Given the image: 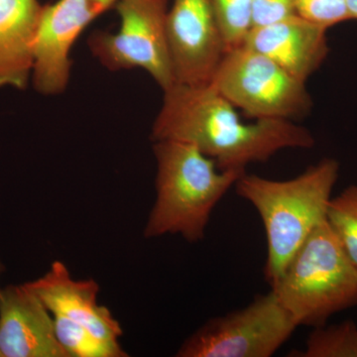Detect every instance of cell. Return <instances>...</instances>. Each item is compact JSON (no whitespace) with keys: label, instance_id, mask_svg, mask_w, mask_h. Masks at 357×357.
Here are the masks:
<instances>
[{"label":"cell","instance_id":"cell-19","mask_svg":"<svg viewBox=\"0 0 357 357\" xmlns=\"http://www.w3.org/2000/svg\"><path fill=\"white\" fill-rule=\"evenodd\" d=\"M296 13V0H255L253 27L270 24Z\"/></svg>","mask_w":357,"mask_h":357},{"label":"cell","instance_id":"cell-10","mask_svg":"<svg viewBox=\"0 0 357 357\" xmlns=\"http://www.w3.org/2000/svg\"><path fill=\"white\" fill-rule=\"evenodd\" d=\"M0 357H69L53 314L26 283L0 288Z\"/></svg>","mask_w":357,"mask_h":357},{"label":"cell","instance_id":"cell-17","mask_svg":"<svg viewBox=\"0 0 357 357\" xmlns=\"http://www.w3.org/2000/svg\"><path fill=\"white\" fill-rule=\"evenodd\" d=\"M227 50L243 46L253 28L255 0H211Z\"/></svg>","mask_w":357,"mask_h":357},{"label":"cell","instance_id":"cell-2","mask_svg":"<svg viewBox=\"0 0 357 357\" xmlns=\"http://www.w3.org/2000/svg\"><path fill=\"white\" fill-rule=\"evenodd\" d=\"M338 176L340 163L325 158L289 180H271L246 172L237 180V196L255 208L264 225V275L270 286L310 234L326 220Z\"/></svg>","mask_w":357,"mask_h":357},{"label":"cell","instance_id":"cell-15","mask_svg":"<svg viewBox=\"0 0 357 357\" xmlns=\"http://www.w3.org/2000/svg\"><path fill=\"white\" fill-rule=\"evenodd\" d=\"M56 337L69 357H124L119 342L96 337L84 326L61 316H53Z\"/></svg>","mask_w":357,"mask_h":357},{"label":"cell","instance_id":"cell-18","mask_svg":"<svg viewBox=\"0 0 357 357\" xmlns=\"http://www.w3.org/2000/svg\"><path fill=\"white\" fill-rule=\"evenodd\" d=\"M296 13L326 29L351 20L347 0H296Z\"/></svg>","mask_w":357,"mask_h":357},{"label":"cell","instance_id":"cell-20","mask_svg":"<svg viewBox=\"0 0 357 357\" xmlns=\"http://www.w3.org/2000/svg\"><path fill=\"white\" fill-rule=\"evenodd\" d=\"M347 9L351 20H357V0H347Z\"/></svg>","mask_w":357,"mask_h":357},{"label":"cell","instance_id":"cell-13","mask_svg":"<svg viewBox=\"0 0 357 357\" xmlns=\"http://www.w3.org/2000/svg\"><path fill=\"white\" fill-rule=\"evenodd\" d=\"M43 6L40 0H0V88L25 89L31 81Z\"/></svg>","mask_w":357,"mask_h":357},{"label":"cell","instance_id":"cell-6","mask_svg":"<svg viewBox=\"0 0 357 357\" xmlns=\"http://www.w3.org/2000/svg\"><path fill=\"white\" fill-rule=\"evenodd\" d=\"M121 27L91 33L88 46L109 70L143 69L166 91L176 84L166 34L169 0H117Z\"/></svg>","mask_w":357,"mask_h":357},{"label":"cell","instance_id":"cell-14","mask_svg":"<svg viewBox=\"0 0 357 357\" xmlns=\"http://www.w3.org/2000/svg\"><path fill=\"white\" fill-rule=\"evenodd\" d=\"M299 357H357V326L352 319L314 328L303 351L289 354Z\"/></svg>","mask_w":357,"mask_h":357},{"label":"cell","instance_id":"cell-7","mask_svg":"<svg viewBox=\"0 0 357 357\" xmlns=\"http://www.w3.org/2000/svg\"><path fill=\"white\" fill-rule=\"evenodd\" d=\"M297 324L273 291L248 306L204 323L181 345L178 357H270L292 337Z\"/></svg>","mask_w":357,"mask_h":357},{"label":"cell","instance_id":"cell-5","mask_svg":"<svg viewBox=\"0 0 357 357\" xmlns=\"http://www.w3.org/2000/svg\"><path fill=\"white\" fill-rule=\"evenodd\" d=\"M210 84L249 119L293 121L312 107L306 83L243 45L225 52Z\"/></svg>","mask_w":357,"mask_h":357},{"label":"cell","instance_id":"cell-9","mask_svg":"<svg viewBox=\"0 0 357 357\" xmlns=\"http://www.w3.org/2000/svg\"><path fill=\"white\" fill-rule=\"evenodd\" d=\"M166 34L176 83H211L227 52L211 0H174Z\"/></svg>","mask_w":357,"mask_h":357},{"label":"cell","instance_id":"cell-11","mask_svg":"<svg viewBox=\"0 0 357 357\" xmlns=\"http://www.w3.org/2000/svg\"><path fill=\"white\" fill-rule=\"evenodd\" d=\"M328 30L296 13L270 24L255 26L243 46L266 56L306 83L328 58Z\"/></svg>","mask_w":357,"mask_h":357},{"label":"cell","instance_id":"cell-16","mask_svg":"<svg viewBox=\"0 0 357 357\" xmlns=\"http://www.w3.org/2000/svg\"><path fill=\"white\" fill-rule=\"evenodd\" d=\"M326 220L357 269V184L333 197Z\"/></svg>","mask_w":357,"mask_h":357},{"label":"cell","instance_id":"cell-21","mask_svg":"<svg viewBox=\"0 0 357 357\" xmlns=\"http://www.w3.org/2000/svg\"><path fill=\"white\" fill-rule=\"evenodd\" d=\"M4 271V265L3 263H2L1 260H0V275L3 273Z\"/></svg>","mask_w":357,"mask_h":357},{"label":"cell","instance_id":"cell-4","mask_svg":"<svg viewBox=\"0 0 357 357\" xmlns=\"http://www.w3.org/2000/svg\"><path fill=\"white\" fill-rule=\"evenodd\" d=\"M270 287L298 326H325L335 314L357 306V269L326 220Z\"/></svg>","mask_w":357,"mask_h":357},{"label":"cell","instance_id":"cell-12","mask_svg":"<svg viewBox=\"0 0 357 357\" xmlns=\"http://www.w3.org/2000/svg\"><path fill=\"white\" fill-rule=\"evenodd\" d=\"M26 285L53 316L69 319L103 340L119 342L121 326L107 307L98 304L96 281L75 280L64 263L55 261L47 273Z\"/></svg>","mask_w":357,"mask_h":357},{"label":"cell","instance_id":"cell-1","mask_svg":"<svg viewBox=\"0 0 357 357\" xmlns=\"http://www.w3.org/2000/svg\"><path fill=\"white\" fill-rule=\"evenodd\" d=\"M152 140L189 143L217 162L220 170L245 171L284 149H310L311 131L285 119L244 122L236 107L210 84H174L164 91Z\"/></svg>","mask_w":357,"mask_h":357},{"label":"cell","instance_id":"cell-8","mask_svg":"<svg viewBox=\"0 0 357 357\" xmlns=\"http://www.w3.org/2000/svg\"><path fill=\"white\" fill-rule=\"evenodd\" d=\"M117 0H57L42 9L33 44L31 82L39 93L60 95L70 82V50L84 30Z\"/></svg>","mask_w":357,"mask_h":357},{"label":"cell","instance_id":"cell-3","mask_svg":"<svg viewBox=\"0 0 357 357\" xmlns=\"http://www.w3.org/2000/svg\"><path fill=\"white\" fill-rule=\"evenodd\" d=\"M156 201L144 229L147 238L178 234L194 243L206 234L211 213L246 171L220 170L189 143L155 141Z\"/></svg>","mask_w":357,"mask_h":357}]
</instances>
